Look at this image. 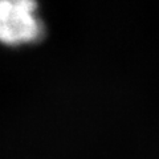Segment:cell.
Here are the masks:
<instances>
[{"instance_id":"obj_1","label":"cell","mask_w":159,"mask_h":159,"mask_svg":"<svg viewBox=\"0 0 159 159\" xmlns=\"http://www.w3.org/2000/svg\"><path fill=\"white\" fill-rule=\"evenodd\" d=\"M44 23L36 0H0V43L9 47L37 43Z\"/></svg>"}]
</instances>
